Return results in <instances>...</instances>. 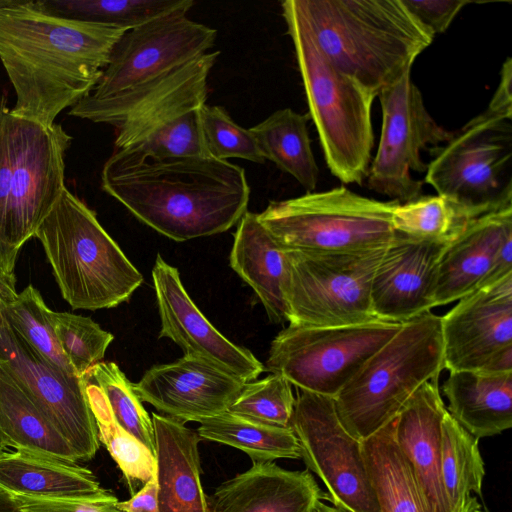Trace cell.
I'll return each mask as SVG.
<instances>
[{
	"label": "cell",
	"instance_id": "obj_1",
	"mask_svg": "<svg viewBox=\"0 0 512 512\" xmlns=\"http://www.w3.org/2000/svg\"><path fill=\"white\" fill-rule=\"evenodd\" d=\"M125 28L54 16L34 1L0 9V60L12 112L50 127L94 88Z\"/></svg>",
	"mask_w": 512,
	"mask_h": 512
},
{
	"label": "cell",
	"instance_id": "obj_2",
	"mask_svg": "<svg viewBox=\"0 0 512 512\" xmlns=\"http://www.w3.org/2000/svg\"><path fill=\"white\" fill-rule=\"evenodd\" d=\"M102 189L138 220L177 242L227 231L247 212L245 170L209 155L157 159L116 150Z\"/></svg>",
	"mask_w": 512,
	"mask_h": 512
},
{
	"label": "cell",
	"instance_id": "obj_3",
	"mask_svg": "<svg viewBox=\"0 0 512 512\" xmlns=\"http://www.w3.org/2000/svg\"><path fill=\"white\" fill-rule=\"evenodd\" d=\"M318 49L376 96L433 41L403 0H291Z\"/></svg>",
	"mask_w": 512,
	"mask_h": 512
},
{
	"label": "cell",
	"instance_id": "obj_4",
	"mask_svg": "<svg viewBox=\"0 0 512 512\" xmlns=\"http://www.w3.org/2000/svg\"><path fill=\"white\" fill-rule=\"evenodd\" d=\"M72 137L15 115L0 94V296L17 294L15 264L21 247L63 190L65 153Z\"/></svg>",
	"mask_w": 512,
	"mask_h": 512
},
{
	"label": "cell",
	"instance_id": "obj_5",
	"mask_svg": "<svg viewBox=\"0 0 512 512\" xmlns=\"http://www.w3.org/2000/svg\"><path fill=\"white\" fill-rule=\"evenodd\" d=\"M208 52L123 92L74 105L69 115L117 129L116 150L166 158L188 149L201 134L208 77L219 56Z\"/></svg>",
	"mask_w": 512,
	"mask_h": 512
},
{
	"label": "cell",
	"instance_id": "obj_6",
	"mask_svg": "<svg viewBox=\"0 0 512 512\" xmlns=\"http://www.w3.org/2000/svg\"><path fill=\"white\" fill-rule=\"evenodd\" d=\"M62 297L72 309L113 308L143 283L142 274L97 220L65 188L37 228Z\"/></svg>",
	"mask_w": 512,
	"mask_h": 512
},
{
	"label": "cell",
	"instance_id": "obj_7",
	"mask_svg": "<svg viewBox=\"0 0 512 512\" xmlns=\"http://www.w3.org/2000/svg\"><path fill=\"white\" fill-rule=\"evenodd\" d=\"M281 9L326 164L342 183L361 184L374 146L371 109L376 95L324 57L291 0L283 1Z\"/></svg>",
	"mask_w": 512,
	"mask_h": 512
},
{
	"label": "cell",
	"instance_id": "obj_8",
	"mask_svg": "<svg viewBox=\"0 0 512 512\" xmlns=\"http://www.w3.org/2000/svg\"><path fill=\"white\" fill-rule=\"evenodd\" d=\"M444 369L441 317L425 312L405 323L333 398L339 420L363 441L392 421L425 382Z\"/></svg>",
	"mask_w": 512,
	"mask_h": 512
},
{
	"label": "cell",
	"instance_id": "obj_9",
	"mask_svg": "<svg viewBox=\"0 0 512 512\" xmlns=\"http://www.w3.org/2000/svg\"><path fill=\"white\" fill-rule=\"evenodd\" d=\"M398 204L340 186L271 201L257 216L285 251H358L389 244Z\"/></svg>",
	"mask_w": 512,
	"mask_h": 512
},
{
	"label": "cell",
	"instance_id": "obj_10",
	"mask_svg": "<svg viewBox=\"0 0 512 512\" xmlns=\"http://www.w3.org/2000/svg\"><path fill=\"white\" fill-rule=\"evenodd\" d=\"M425 182L474 219L512 204V125L485 110L434 149Z\"/></svg>",
	"mask_w": 512,
	"mask_h": 512
},
{
	"label": "cell",
	"instance_id": "obj_11",
	"mask_svg": "<svg viewBox=\"0 0 512 512\" xmlns=\"http://www.w3.org/2000/svg\"><path fill=\"white\" fill-rule=\"evenodd\" d=\"M387 245L358 251H286L289 325L333 327L377 321L371 284Z\"/></svg>",
	"mask_w": 512,
	"mask_h": 512
},
{
	"label": "cell",
	"instance_id": "obj_12",
	"mask_svg": "<svg viewBox=\"0 0 512 512\" xmlns=\"http://www.w3.org/2000/svg\"><path fill=\"white\" fill-rule=\"evenodd\" d=\"M403 323L302 327L289 325L271 342L266 369L298 389L334 398Z\"/></svg>",
	"mask_w": 512,
	"mask_h": 512
},
{
	"label": "cell",
	"instance_id": "obj_13",
	"mask_svg": "<svg viewBox=\"0 0 512 512\" xmlns=\"http://www.w3.org/2000/svg\"><path fill=\"white\" fill-rule=\"evenodd\" d=\"M290 428L307 470L323 482L333 506L346 512H380L362 441L342 425L333 398L299 389Z\"/></svg>",
	"mask_w": 512,
	"mask_h": 512
},
{
	"label": "cell",
	"instance_id": "obj_14",
	"mask_svg": "<svg viewBox=\"0 0 512 512\" xmlns=\"http://www.w3.org/2000/svg\"><path fill=\"white\" fill-rule=\"evenodd\" d=\"M382 126L378 149L367 174L369 189L399 203L421 196L423 181L412 178V171L426 172L421 150L448 142L450 132L432 118L419 89L408 71L395 84L378 94Z\"/></svg>",
	"mask_w": 512,
	"mask_h": 512
},
{
	"label": "cell",
	"instance_id": "obj_15",
	"mask_svg": "<svg viewBox=\"0 0 512 512\" xmlns=\"http://www.w3.org/2000/svg\"><path fill=\"white\" fill-rule=\"evenodd\" d=\"M216 37V29L186 14H172L129 29L86 96L100 99L152 81L208 53Z\"/></svg>",
	"mask_w": 512,
	"mask_h": 512
},
{
	"label": "cell",
	"instance_id": "obj_16",
	"mask_svg": "<svg viewBox=\"0 0 512 512\" xmlns=\"http://www.w3.org/2000/svg\"><path fill=\"white\" fill-rule=\"evenodd\" d=\"M0 366L50 420L76 460L96 454L99 439L86 394L87 377L68 376L52 366L6 320L0 324Z\"/></svg>",
	"mask_w": 512,
	"mask_h": 512
},
{
	"label": "cell",
	"instance_id": "obj_17",
	"mask_svg": "<svg viewBox=\"0 0 512 512\" xmlns=\"http://www.w3.org/2000/svg\"><path fill=\"white\" fill-rule=\"evenodd\" d=\"M444 369L482 371L512 348V274L460 298L441 317Z\"/></svg>",
	"mask_w": 512,
	"mask_h": 512
},
{
	"label": "cell",
	"instance_id": "obj_18",
	"mask_svg": "<svg viewBox=\"0 0 512 512\" xmlns=\"http://www.w3.org/2000/svg\"><path fill=\"white\" fill-rule=\"evenodd\" d=\"M152 280L161 329L159 338H169L184 355L208 361L243 383L254 381L263 364L246 348L223 336L200 312L185 290L177 268L157 255Z\"/></svg>",
	"mask_w": 512,
	"mask_h": 512
},
{
	"label": "cell",
	"instance_id": "obj_19",
	"mask_svg": "<svg viewBox=\"0 0 512 512\" xmlns=\"http://www.w3.org/2000/svg\"><path fill=\"white\" fill-rule=\"evenodd\" d=\"M243 382L203 359L184 355L148 369L133 389L164 416L200 422L228 410Z\"/></svg>",
	"mask_w": 512,
	"mask_h": 512
},
{
	"label": "cell",
	"instance_id": "obj_20",
	"mask_svg": "<svg viewBox=\"0 0 512 512\" xmlns=\"http://www.w3.org/2000/svg\"><path fill=\"white\" fill-rule=\"evenodd\" d=\"M448 245L395 233L371 284L372 309L378 320L405 323L435 307L438 268Z\"/></svg>",
	"mask_w": 512,
	"mask_h": 512
},
{
	"label": "cell",
	"instance_id": "obj_21",
	"mask_svg": "<svg viewBox=\"0 0 512 512\" xmlns=\"http://www.w3.org/2000/svg\"><path fill=\"white\" fill-rule=\"evenodd\" d=\"M447 408L438 378L423 383L393 420L394 439L432 512H452L441 478V426Z\"/></svg>",
	"mask_w": 512,
	"mask_h": 512
},
{
	"label": "cell",
	"instance_id": "obj_22",
	"mask_svg": "<svg viewBox=\"0 0 512 512\" xmlns=\"http://www.w3.org/2000/svg\"><path fill=\"white\" fill-rule=\"evenodd\" d=\"M324 499L327 494L308 470H286L273 462H253L207 497L209 512H312Z\"/></svg>",
	"mask_w": 512,
	"mask_h": 512
},
{
	"label": "cell",
	"instance_id": "obj_23",
	"mask_svg": "<svg viewBox=\"0 0 512 512\" xmlns=\"http://www.w3.org/2000/svg\"><path fill=\"white\" fill-rule=\"evenodd\" d=\"M512 236V204L470 221L451 242L438 268L434 305L459 300L476 290L504 241Z\"/></svg>",
	"mask_w": 512,
	"mask_h": 512
},
{
	"label": "cell",
	"instance_id": "obj_24",
	"mask_svg": "<svg viewBox=\"0 0 512 512\" xmlns=\"http://www.w3.org/2000/svg\"><path fill=\"white\" fill-rule=\"evenodd\" d=\"M158 512H209L201 483L197 431L152 413Z\"/></svg>",
	"mask_w": 512,
	"mask_h": 512
},
{
	"label": "cell",
	"instance_id": "obj_25",
	"mask_svg": "<svg viewBox=\"0 0 512 512\" xmlns=\"http://www.w3.org/2000/svg\"><path fill=\"white\" fill-rule=\"evenodd\" d=\"M229 259L231 268L260 299L270 321H288L286 251L261 224L257 213L247 211L238 222Z\"/></svg>",
	"mask_w": 512,
	"mask_h": 512
},
{
	"label": "cell",
	"instance_id": "obj_26",
	"mask_svg": "<svg viewBox=\"0 0 512 512\" xmlns=\"http://www.w3.org/2000/svg\"><path fill=\"white\" fill-rule=\"evenodd\" d=\"M0 487L12 495L44 499L91 500L110 494L76 462L22 450L0 455Z\"/></svg>",
	"mask_w": 512,
	"mask_h": 512
},
{
	"label": "cell",
	"instance_id": "obj_27",
	"mask_svg": "<svg viewBox=\"0 0 512 512\" xmlns=\"http://www.w3.org/2000/svg\"><path fill=\"white\" fill-rule=\"evenodd\" d=\"M449 414L477 439L512 426V372L452 371L442 386Z\"/></svg>",
	"mask_w": 512,
	"mask_h": 512
},
{
	"label": "cell",
	"instance_id": "obj_28",
	"mask_svg": "<svg viewBox=\"0 0 512 512\" xmlns=\"http://www.w3.org/2000/svg\"><path fill=\"white\" fill-rule=\"evenodd\" d=\"M393 420L362 441L365 464L379 510L432 512L409 461L394 439Z\"/></svg>",
	"mask_w": 512,
	"mask_h": 512
},
{
	"label": "cell",
	"instance_id": "obj_29",
	"mask_svg": "<svg viewBox=\"0 0 512 512\" xmlns=\"http://www.w3.org/2000/svg\"><path fill=\"white\" fill-rule=\"evenodd\" d=\"M0 429L6 446L67 462L77 461L66 440L1 366Z\"/></svg>",
	"mask_w": 512,
	"mask_h": 512
},
{
	"label": "cell",
	"instance_id": "obj_30",
	"mask_svg": "<svg viewBox=\"0 0 512 512\" xmlns=\"http://www.w3.org/2000/svg\"><path fill=\"white\" fill-rule=\"evenodd\" d=\"M309 119L308 114L284 108L249 130L265 160L295 178L307 192H313L318 183L319 169L311 148L307 127Z\"/></svg>",
	"mask_w": 512,
	"mask_h": 512
},
{
	"label": "cell",
	"instance_id": "obj_31",
	"mask_svg": "<svg viewBox=\"0 0 512 512\" xmlns=\"http://www.w3.org/2000/svg\"><path fill=\"white\" fill-rule=\"evenodd\" d=\"M201 439L226 444L245 452L253 462L300 459L298 439L290 427L255 422L229 411L201 420Z\"/></svg>",
	"mask_w": 512,
	"mask_h": 512
},
{
	"label": "cell",
	"instance_id": "obj_32",
	"mask_svg": "<svg viewBox=\"0 0 512 512\" xmlns=\"http://www.w3.org/2000/svg\"><path fill=\"white\" fill-rule=\"evenodd\" d=\"M37 8L48 14L125 28H136L172 14H187L192 0H40Z\"/></svg>",
	"mask_w": 512,
	"mask_h": 512
},
{
	"label": "cell",
	"instance_id": "obj_33",
	"mask_svg": "<svg viewBox=\"0 0 512 512\" xmlns=\"http://www.w3.org/2000/svg\"><path fill=\"white\" fill-rule=\"evenodd\" d=\"M478 440L448 411L441 426V478L452 512H460L472 493L482 494L484 461Z\"/></svg>",
	"mask_w": 512,
	"mask_h": 512
},
{
	"label": "cell",
	"instance_id": "obj_34",
	"mask_svg": "<svg viewBox=\"0 0 512 512\" xmlns=\"http://www.w3.org/2000/svg\"><path fill=\"white\" fill-rule=\"evenodd\" d=\"M3 316L11 329L38 355L72 377H79L63 353L51 321L50 309L32 285L2 302Z\"/></svg>",
	"mask_w": 512,
	"mask_h": 512
},
{
	"label": "cell",
	"instance_id": "obj_35",
	"mask_svg": "<svg viewBox=\"0 0 512 512\" xmlns=\"http://www.w3.org/2000/svg\"><path fill=\"white\" fill-rule=\"evenodd\" d=\"M471 220L464 209L442 196H420L398 204L392 215V227L409 238L450 244Z\"/></svg>",
	"mask_w": 512,
	"mask_h": 512
},
{
	"label": "cell",
	"instance_id": "obj_36",
	"mask_svg": "<svg viewBox=\"0 0 512 512\" xmlns=\"http://www.w3.org/2000/svg\"><path fill=\"white\" fill-rule=\"evenodd\" d=\"M86 394L99 442L105 445L130 486L133 482L145 484L155 475V456L116 422L103 392L88 379Z\"/></svg>",
	"mask_w": 512,
	"mask_h": 512
},
{
	"label": "cell",
	"instance_id": "obj_37",
	"mask_svg": "<svg viewBox=\"0 0 512 512\" xmlns=\"http://www.w3.org/2000/svg\"><path fill=\"white\" fill-rule=\"evenodd\" d=\"M103 392L116 422L155 456L152 418L133 389V384L114 362H99L88 372Z\"/></svg>",
	"mask_w": 512,
	"mask_h": 512
},
{
	"label": "cell",
	"instance_id": "obj_38",
	"mask_svg": "<svg viewBox=\"0 0 512 512\" xmlns=\"http://www.w3.org/2000/svg\"><path fill=\"white\" fill-rule=\"evenodd\" d=\"M49 319L74 371L79 377H86L89 370L104 358L114 336L89 317L51 310Z\"/></svg>",
	"mask_w": 512,
	"mask_h": 512
},
{
	"label": "cell",
	"instance_id": "obj_39",
	"mask_svg": "<svg viewBox=\"0 0 512 512\" xmlns=\"http://www.w3.org/2000/svg\"><path fill=\"white\" fill-rule=\"evenodd\" d=\"M291 385L276 373L246 382L227 411L262 424L290 427L296 400Z\"/></svg>",
	"mask_w": 512,
	"mask_h": 512
},
{
	"label": "cell",
	"instance_id": "obj_40",
	"mask_svg": "<svg viewBox=\"0 0 512 512\" xmlns=\"http://www.w3.org/2000/svg\"><path fill=\"white\" fill-rule=\"evenodd\" d=\"M200 121L204 144L211 157L225 161L240 158L258 164L265 162L250 130L234 122L222 106L205 104Z\"/></svg>",
	"mask_w": 512,
	"mask_h": 512
},
{
	"label": "cell",
	"instance_id": "obj_41",
	"mask_svg": "<svg viewBox=\"0 0 512 512\" xmlns=\"http://www.w3.org/2000/svg\"><path fill=\"white\" fill-rule=\"evenodd\" d=\"M405 6L433 36L443 33L471 0H403Z\"/></svg>",
	"mask_w": 512,
	"mask_h": 512
},
{
	"label": "cell",
	"instance_id": "obj_42",
	"mask_svg": "<svg viewBox=\"0 0 512 512\" xmlns=\"http://www.w3.org/2000/svg\"><path fill=\"white\" fill-rule=\"evenodd\" d=\"M24 512H123L113 495L91 500L44 499L13 495Z\"/></svg>",
	"mask_w": 512,
	"mask_h": 512
},
{
	"label": "cell",
	"instance_id": "obj_43",
	"mask_svg": "<svg viewBox=\"0 0 512 512\" xmlns=\"http://www.w3.org/2000/svg\"><path fill=\"white\" fill-rule=\"evenodd\" d=\"M512 60L507 57L502 65L500 81L489 102L487 111L512 120Z\"/></svg>",
	"mask_w": 512,
	"mask_h": 512
},
{
	"label": "cell",
	"instance_id": "obj_44",
	"mask_svg": "<svg viewBox=\"0 0 512 512\" xmlns=\"http://www.w3.org/2000/svg\"><path fill=\"white\" fill-rule=\"evenodd\" d=\"M117 507L123 512H158L155 475L129 500L118 501Z\"/></svg>",
	"mask_w": 512,
	"mask_h": 512
},
{
	"label": "cell",
	"instance_id": "obj_45",
	"mask_svg": "<svg viewBox=\"0 0 512 512\" xmlns=\"http://www.w3.org/2000/svg\"><path fill=\"white\" fill-rule=\"evenodd\" d=\"M0 512H24L14 496L0 487Z\"/></svg>",
	"mask_w": 512,
	"mask_h": 512
},
{
	"label": "cell",
	"instance_id": "obj_46",
	"mask_svg": "<svg viewBox=\"0 0 512 512\" xmlns=\"http://www.w3.org/2000/svg\"><path fill=\"white\" fill-rule=\"evenodd\" d=\"M312 512H346V511L341 510L335 506L325 504L323 502V500H320L315 504Z\"/></svg>",
	"mask_w": 512,
	"mask_h": 512
},
{
	"label": "cell",
	"instance_id": "obj_47",
	"mask_svg": "<svg viewBox=\"0 0 512 512\" xmlns=\"http://www.w3.org/2000/svg\"><path fill=\"white\" fill-rule=\"evenodd\" d=\"M21 2L22 0H0V9L17 5Z\"/></svg>",
	"mask_w": 512,
	"mask_h": 512
},
{
	"label": "cell",
	"instance_id": "obj_48",
	"mask_svg": "<svg viewBox=\"0 0 512 512\" xmlns=\"http://www.w3.org/2000/svg\"><path fill=\"white\" fill-rule=\"evenodd\" d=\"M6 444H5V441H4V438H3V435H2V432H1V429H0V455L5 452V448H6Z\"/></svg>",
	"mask_w": 512,
	"mask_h": 512
},
{
	"label": "cell",
	"instance_id": "obj_49",
	"mask_svg": "<svg viewBox=\"0 0 512 512\" xmlns=\"http://www.w3.org/2000/svg\"><path fill=\"white\" fill-rule=\"evenodd\" d=\"M4 321H5V318H4V316H3V311H2V300H1V297H0V324H2Z\"/></svg>",
	"mask_w": 512,
	"mask_h": 512
},
{
	"label": "cell",
	"instance_id": "obj_50",
	"mask_svg": "<svg viewBox=\"0 0 512 512\" xmlns=\"http://www.w3.org/2000/svg\"><path fill=\"white\" fill-rule=\"evenodd\" d=\"M467 509H468V500H467L465 506L463 507V509L460 512H467Z\"/></svg>",
	"mask_w": 512,
	"mask_h": 512
}]
</instances>
